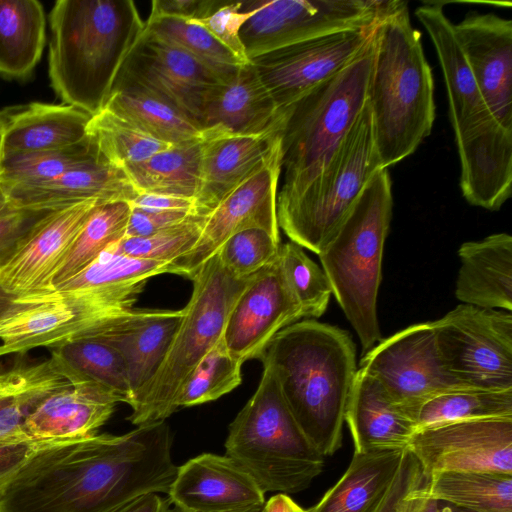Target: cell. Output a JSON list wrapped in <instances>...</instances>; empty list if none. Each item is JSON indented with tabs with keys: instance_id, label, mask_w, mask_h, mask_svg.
I'll return each mask as SVG.
<instances>
[{
	"instance_id": "obj_1",
	"label": "cell",
	"mask_w": 512,
	"mask_h": 512,
	"mask_svg": "<svg viewBox=\"0 0 512 512\" xmlns=\"http://www.w3.org/2000/svg\"><path fill=\"white\" fill-rule=\"evenodd\" d=\"M165 420L123 435L38 441L0 491V512H109L168 493L177 473Z\"/></svg>"
},
{
	"instance_id": "obj_2",
	"label": "cell",
	"mask_w": 512,
	"mask_h": 512,
	"mask_svg": "<svg viewBox=\"0 0 512 512\" xmlns=\"http://www.w3.org/2000/svg\"><path fill=\"white\" fill-rule=\"evenodd\" d=\"M274 372L299 427L324 457L342 445L345 411L357 371L350 334L314 319L278 332L260 357Z\"/></svg>"
},
{
	"instance_id": "obj_3",
	"label": "cell",
	"mask_w": 512,
	"mask_h": 512,
	"mask_svg": "<svg viewBox=\"0 0 512 512\" xmlns=\"http://www.w3.org/2000/svg\"><path fill=\"white\" fill-rule=\"evenodd\" d=\"M49 23L51 86L65 104L93 116L104 108L145 21L130 0H58Z\"/></svg>"
},
{
	"instance_id": "obj_4",
	"label": "cell",
	"mask_w": 512,
	"mask_h": 512,
	"mask_svg": "<svg viewBox=\"0 0 512 512\" xmlns=\"http://www.w3.org/2000/svg\"><path fill=\"white\" fill-rule=\"evenodd\" d=\"M372 48L367 102L381 166L388 169L416 151L435 120L432 70L405 1L377 23Z\"/></svg>"
},
{
	"instance_id": "obj_5",
	"label": "cell",
	"mask_w": 512,
	"mask_h": 512,
	"mask_svg": "<svg viewBox=\"0 0 512 512\" xmlns=\"http://www.w3.org/2000/svg\"><path fill=\"white\" fill-rule=\"evenodd\" d=\"M415 15L430 36L442 69L462 195L473 206L496 211L512 193V132L491 116L442 5L423 4Z\"/></svg>"
},
{
	"instance_id": "obj_6",
	"label": "cell",
	"mask_w": 512,
	"mask_h": 512,
	"mask_svg": "<svg viewBox=\"0 0 512 512\" xmlns=\"http://www.w3.org/2000/svg\"><path fill=\"white\" fill-rule=\"evenodd\" d=\"M392 182L378 170L318 256L338 304L365 354L381 340L377 296L392 218Z\"/></svg>"
},
{
	"instance_id": "obj_7",
	"label": "cell",
	"mask_w": 512,
	"mask_h": 512,
	"mask_svg": "<svg viewBox=\"0 0 512 512\" xmlns=\"http://www.w3.org/2000/svg\"><path fill=\"white\" fill-rule=\"evenodd\" d=\"M373 39V37H372ZM372 40L337 74L281 111V172L277 206L284 205L316 179L367 103Z\"/></svg>"
},
{
	"instance_id": "obj_8",
	"label": "cell",
	"mask_w": 512,
	"mask_h": 512,
	"mask_svg": "<svg viewBox=\"0 0 512 512\" xmlns=\"http://www.w3.org/2000/svg\"><path fill=\"white\" fill-rule=\"evenodd\" d=\"M225 451L264 493L301 492L324 468L325 457L299 427L267 364L256 391L229 425Z\"/></svg>"
},
{
	"instance_id": "obj_9",
	"label": "cell",
	"mask_w": 512,
	"mask_h": 512,
	"mask_svg": "<svg viewBox=\"0 0 512 512\" xmlns=\"http://www.w3.org/2000/svg\"><path fill=\"white\" fill-rule=\"evenodd\" d=\"M248 279L227 271L217 254L198 269L191 279V297L159 369L129 404L132 424L162 421L177 410L182 384L222 339L229 313Z\"/></svg>"
},
{
	"instance_id": "obj_10",
	"label": "cell",
	"mask_w": 512,
	"mask_h": 512,
	"mask_svg": "<svg viewBox=\"0 0 512 512\" xmlns=\"http://www.w3.org/2000/svg\"><path fill=\"white\" fill-rule=\"evenodd\" d=\"M380 169L367 102L322 173L296 198L277 206L279 228L318 255Z\"/></svg>"
},
{
	"instance_id": "obj_11",
	"label": "cell",
	"mask_w": 512,
	"mask_h": 512,
	"mask_svg": "<svg viewBox=\"0 0 512 512\" xmlns=\"http://www.w3.org/2000/svg\"><path fill=\"white\" fill-rule=\"evenodd\" d=\"M145 284L110 292L54 289L15 298L0 313V357L105 333L135 310Z\"/></svg>"
},
{
	"instance_id": "obj_12",
	"label": "cell",
	"mask_w": 512,
	"mask_h": 512,
	"mask_svg": "<svg viewBox=\"0 0 512 512\" xmlns=\"http://www.w3.org/2000/svg\"><path fill=\"white\" fill-rule=\"evenodd\" d=\"M397 0H255L242 1L252 15L239 36L249 61L326 34L369 29Z\"/></svg>"
},
{
	"instance_id": "obj_13",
	"label": "cell",
	"mask_w": 512,
	"mask_h": 512,
	"mask_svg": "<svg viewBox=\"0 0 512 512\" xmlns=\"http://www.w3.org/2000/svg\"><path fill=\"white\" fill-rule=\"evenodd\" d=\"M443 368L465 387L512 389V314L460 304L432 321Z\"/></svg>"
},
{
	"instance_id": "obj_14",
	"label": "cell",
	"mask_w": 512,
	"mask_h": 512,
	"mask_svg": "<svg viewBox=\"0 0 512 512\" xmlns=\"http://www.w3.org/2000/svg\"><path fill=\"white\" fill-rule=\"evenodd\" d=\"M375 27L304 40L250 62L281 112L357 58L370 44Z\"/></svg>"
},
{
	"instance_id": "obj_15",
	"label": "cell",
	"mask_w": 512,
	"mask_h": 512,
	"mask_svg": "<svg viewBox=\"0 0 512 512\" xmlns=\"http://www.w3.org/2000/svg\"><path fill=\"white\" fill-rule=\"evenodd\" d=\"M407 449L428 479L445 471L512 474V417L421 427L410 438Z\"/></svg>"
},
{
	"instance_id": "obj_16",
	"label": "cell",
	"mask_w": 512,
	"mask_h": 512,
	"mask_svg": "<svg viewBox=\"0 0 512 512\" xmlns=\"http://www.w3.org/2000/svg\"><path fill=\"white\" fill-rule=\"evenodd\" d=\"M360 364L406 414L439 392L465 387L443 368L431 322L381 339L363 354Z\"/></svg>"
},
{
	"instance_id": "obj_17",
	"label": "cell",
	"mask_w": 512,
	"mask_h": 512,
	"mask_svg": "<svg viewBox=\"0 0 512 512\" xmlns=\"http://www.w3.org/2000/svg\"><path fill=\"white\" fill-rule=\"evenodd\" d=\"M281 151L229 193L207 216L202 233L183 256L168 263V273L193 278L232 235L260 228L280 238L277 219Z\"/></svg>"
},
{
	"instance_id": "obj_18",
	"label": "cell",
	"mask_w": 512,
	"mask_h": 512,
	"mask_svg": "<svg viewBox=\"0 0 512 512\" xmlns=\"http://www.w3.org/2000/svg\"><path fill=\"white\" fill-rule=\"evenodd\" d=\"M302 318L304 313L285 282L277 256L249 277L229 313L223 341L242 363L260 359L278 332Z\"/></svg>"
},
{
	"instance_id": "obj_19",
	"label": "cell",
	"mask_w": 512,
	"mask_h": 512,
	"mask_svg": "<svg viewBox=\"0 0 512 512\" xmlns=\"http://www.w3.org/2000/svg\"><path fill=\"white\" fill-rule=\"evenodd\" d=\"M100 203L86 200L52 210L21 239L0 267V288L15 298L53 290V279L81 227Z\"/></svg>"
},
{
	"instance_id": "obj_20",
	"label": "cell",
	"mask_w": 512,
	"mask_h": 512,
	"mask_svg": "<svg viewBox=\"0 0 512 512\" xmlns=\"http://www.w3.org/2000/svg\"><path fill=\"white\" fill-rule=\"evenodd\" d=\"M453 27L491 116L512 132V21L470 12Z\"/></svg>"
},
{
	"instance_id": "obj_21",
	"label": "cell",
	"mask_w": 512,
	"mask_h": 512,
	"mask_svg": "<svg viewBox=\"0 0 512 512\" xmlns=\"http://www.w3.org/2000/svg\"><path fill=\"white\" fill-rule=\"evenodd\" d=\"M117 75L159 93L197 125L207 91L220 81L215 73L198 60L150 34L145 28Z\"/></svg>"
},
{
	"instance_id": "obj_22",
	"label": "cell",
	"mask_w": 512,
	"mask_h": 512,
	"mask_svg": "<svg viewBox=\"0 0 512 512\" xmlns=\"http://www.w3.org/2000/svg\"><path fill=\"white\" fill-rule=\"evenodd\" d=\"M167 495L185 512H250L265 503V493L244 469L213 453L178 466Z\"/></svg>"
},
{
	"instance_id": "obj_23",
	"label": "cell",
	"mask_w": 512,
	"mask_h": 512,
	"mask_svg": "<svg viewBox=\"0 0 512 512\" xmlns=\"http://www.w3.org/2000/svg\"><path fill=\"white\" fill-rule=\"evenodd\" d=\"M418 467L407 448L354 452L343 475L308 512H384Z\"/></svg>"
},
{
	"instance_id": "obj_24",
	"label": "cell",
	"mask_w": 512,
	"mask_h": 512,
	"mask_svg": "<svg viewBox=\"0 0 512 512\" xmlns=\"http://www.w3.org/2000/svg\"><path fill=\"white\" fill-rule=\"evenodd\" d=\"M280 126L254 135L203 134L197 215H208L236 187L281 151Z\"/></svg>"
},
{
	"instance_id": "obj_25",
	"label": "cell",
	"mask_w": 512,
	"mask_h": 512,
	"mask_svg": "<svg viewBox=\"0 0 512 512\" xmlns=\"http://www.w3.org/2000/svg\"><path fill=\"white\" fill-rule=\"evenodd\" d=\"M280 124L281 112L251 62L210 87L198 121L203 134L254 135Z\"/></svg>"
},
{
	"instance_id": "obj_26",
	"label": "cell",
	"mask_w": 512,
	"mask_h": 512,
	"mask_svg": "<svg viewBox=\"0 0 512 512\" xmlns=\"http://www.w3.org/2000/svg\"><path fill=\"white\" fill-rule=\"evenodd\" d=\"M3 192L11 205L38 210H56L86 200L130 202L137 196L124 170L98 151L51 181Z\"/></svg>"
},
{
	"instance_id": "obj_27",
	"label": "cell",
	"mask_w": 512,
	"mask_h": 512,
	"mask_svg": "<svg viewBox=\"0 0 512 512\" xmlns=\"http://www.w3.org/2000/svg\"><path fill=\"white\" fill-rule=\"evenodd\" d=\"M118 397L91 384L67 385L44 398L25 418L31 440H67L96 435L113 414Z\"/></svg>"
},
{
	"instance_id": "obj_28",
	"label": "cell",
	"mask_w": 512,
	"mask_h": 512,
	"mask_svg": "<svg viewBox=\"0 0 512 512\" xmlns=\"http://www.w3.org/2000/svg\"><path fill=\"white\" fill-rule=\"evenodd\" d=\"M345 422L357 453L405 449L417 430L381 383L361 367L349 393Z\"/></svg>"
},
{
	"instance_id": "obj_29",
	"label": "cell",
	"mask_w": 512,
	"mask_h": 512,
	"mask_svg": "<svg viewBox=\"0 0 512 512\" xmlns=\"http://www.w3.org/2000/svg\"><path fill=\"white\" fill-rule=\"evenodd\" d=\"M91 117L68 104L32 102L14 111L8 109L0 126V158L79 145L88 139Z\"/></svg>"
},
{
	"instance_id": "obj_30",
	"label": "cell",
	"mask_w": 512,
	"mask_h": 512,
	"mask_svg": "<svg viewBox=\"0 0 512 512\" xmlns=\"http://www.w3.org/2000/svg\"><path fill=\"white\" fill-rule=\"evenodd\" d=\"M455 296L462 304L512 310V237L495 233L463 243Z\"/></svg>"
},
{
	"instance_id": "obj_31",
	"label": "cell",
	"mask_w": 512,
	"mask_h": 512,
	"mask_svg": "<svg viewBox=\"0 0 512 512\" xmlns=\"http://www.w3.org/2000/svg\"><path fill=\"white\" fill-rule=\"evenodd\" d=\"M181 318L182 309H135L112 329L93 336L115 348L124 359L132 399L159 369Z\"/></svg>"
},
{
	"instance_id": "obj_32",
	"label": "cell",
	"mask_w": 512,
	"mask_h": 512,
	"mask_svg": "<svg viewBox=\"0 0 512 512\" xmlns=\"http://www.w3.org/2000/svg\"><path fill=\"white\" fill-rule=\"evenodd\" d=\"M148 136L169 145L201 141L197 123L147 86L117 75L104 106Z\"/></svg>"
},
{
	"instance_id": "obj_33",
	"label": "cell",
	"mask_w": 512,
	"mask_h": 512,
	"mask_svg": "<svg viewBox=\"0 0 512 512\" xmlns=\"http://www.w3.org/2000/svg\"><path fill=\"white\" fill-rule=\"evenodd\" d=\"M67 385L51 358L0 370V442L31 440L24 429L26 416L44 398Z\"/></svg>"
},
{
	"instance_id": "obj_34",
	"label": "cell",
	"mask_w": 512,
	"mask_h": 512,
	"mask_svg": "<svg viewBox=\"0 0 512 512\" xmlns=\"http://www.w3.org/2000/svg\"><path fill=\"white\" fill-rule=\"evenodd\" d=\"M46 42V16L36 0H0V75L28 78Z\"/></svg>"
},
{
	"instance_id": "obj_35",
	"label": "cell",
	"mask_w": 512,
	"mask_h": 512,
	"mask_svg": "<svg viewBox=\"0 0 512 512\" xmlns=\"http://www.w3.org/2000/svg\"><path fill=\"white\" fill-rule=\"evenodd\" d=\"M50 353L56 369L70 385H95L130 404L132 391L125 361L109 344L85 337L52 348Z\"/></svg>"
},
{
	"instance_id": "obj_36",
	"label": "cell",
	"mask_w": 512,
	"mask_h": 512,
	"mask_svg": "<svg viewBox=\"0 0 512 512\" xmlns=\"http://www.w3.org/2000/svg\"><path fill=\"white\" fill-rule=\"evenodd\" d=\"M201 141L171 146L123 168L137 194L194 199L199 186Z\"/></svg>"
},
{
	"instance_id": "obj_37",
	"label": "cell",
	"mask_w": 512,
	"mask_h": 512,
	"mask_svg": "<svg viewBox=\"0 0 512 512\" xmlns=\"http://www.w3.org/2000/svg\"><path fill=\"white\" fill-rule=\"evenodd\" d=\"M427 491L438 502L473 512H512V474L445 471L428 479Z\"/></svg>"
},
{
	"instance_id": "obj_38",
	"label": "cell",
	"mask_w": 512,
	"mask_h": 512,
	"mask_svg": "<svg viewBox=\"0 0 512 512\" xmlns=\"http://www.w3.org/2000/svg\"><path fill=\"white\" fill-rule=\"evenodd\" d=\"M407 415L417 429L460 420L512 417V389L453 388L431 396Z\"/></svg>"
},
{
	"instance_id": "obj_39",
	"label": "cell",
	"mask_w": 512,
	"mask_h": 512,
	"mask_svg": "<svg viewBox=\"0 0 512 512\" xmlns=\"http://www.w3.org/2000/svg\"><path fill=\"white\" fill-rule=\"evenodd\" d=\"M131 207L126 201L98 204L75 237L53 279V289L91 264L125 236Z\"/></svg>"
},
{
	"instance_id": "obj_40",
	"label": "cell",
	"mask_w": 512,
	"mask_h": 512,
	"mask_svg": "<svg viewBox=\"0 0 512 512\" xmlns=\"http://www.w3.org/2000/svg\"><path fill=\"white\" fill-rule=\"evenodd\" d=\"M145 30L185 51L215 73L220 80L230 76L241 65L247 64L197 21L149 15L145 21Z\"/></svg>"
},
{
	"instance_id": "obj_41",
	"label": "cell",
	"mask_w": 512,
	"mask_h": 512,
	"mask_svg": "<svg viewBox=\"0 0 512 512\" xmlns=\"http://www.w3.org/2000/svg\"><path fill=\"white\" fill-rule=\"evenodd\" d=\"M87 136L102 158L121 169L172 146L148 136L105 108L91 117Z\"/></svg>"
},
{
	"instance_id": "obj_42",
	"label": "cell",
	"mask_w": 512,
	"mask_h": 512,
	"mask_svg": "<svg viewBox=\"0 0 512 512\" xmlns=\"http://www.w3.org/2000/svg\"><path fill=\"white\" fill-rule=\"evenodd\" d=\"M162 273H168V262L129 257L108 248L82 271L54 289L110 292L147 282L149 278Z\"/></svg>"
},
{
	"instance_id": "obj_43",
	"label": "cell",
	"mask_w": 512,
	"mask_h": 512,
	"mask_svg": "<svg viewBox=\"0 0 512 512\" xmlns=\"http://www.w3.org/2000/svg\"><path fill=\"white\" fill-rule=\"evenodd\" d=\"M97 154L88 138L85 142L58 150L25 152L0 158V188L31 186L51 181Z\"/></svg>"
},
{
	"instance_id": "obj_44",
	"label": "cell",
	"mask_w": 512,
	"mask_h": 512,
	"mask_svg": "<svg viewBox=\"0 0 512 512\" xmlns=\"http://www.w3.org/2000/svg\"><path fill=\"white\" fill-rule=\"evenodd\" d=\"M243 363L227 350L223 337L200 360L182 384L177 409L216 400L241 383Z\"/></svg>"
},
{
	"instance_id": "obj_45",
	"label": "cell",
	"mask_w": 512,
	"mask_h": 512,
	"mask_svg": "<svg viewBox=\"0 0 512 512\" xmlns=\"http://www.w3.org/2000/svg\"><path fill=\"white\" fill-rule=\"evenodd\" d=\"M279 263L285 282L305 317H320L327 309L332 288L323 271L298 244L281 245Z\"/></svg>"
},
{
	"instance_id": "obj_46",
	"label": "cell",
	"mask_w": 512,
	"mask_h": 512,
	"mask_svg": "<svg viewBox=\"0 0 512 512\" xmlns=\"http://www.w3.org/2000/svg\"><path fill=\"white\" fill-rule=\"evenodd\" d=\"M206 216L193 214L145 237H123L109 249L129 257L170 263L193 248L202 233Z\"/></svg>"
},
{
	"instance_id": "obj_47",
	"label": "cell",
	"mask_w": 512,
	"mask_h": 512,
	"mask_svg": "<svg viewBox=\"0 0 512 512\" xmlns=\"http://www.w3.org/2000/svg\"><path fill=\"white\" fill-rule=\"evenodd\" d=\"M280 238L270 232L251 228L232 235L217 255L227 271L237 278H248L278 256Z\"/></svg>"
},
{
	"instance_id": "obj_48",
	"label": "cell",
	"mask_w": 512,
	"mask_h": 512,
	"mask_svg": "<svg viewBox=\"0 0 512 512\" xmlns=\"http://www.w3.org/2000/svg\"><path fill=\"white\" fill-rule=\"evenodd\" d=\"M252 13L251 9L243 7L242 1L222 2L209 16L197 22L241 61L248 63L239 33Z\"/></svg>"
},
{
	"instance_id": "obj_49",
	"label": "cell",
	"mask_w": 512,
	"mask_h": 512,
	"mask_svg": "<svg viewBox=\"0 0 512 512\" xmlns=\"http://www.w3.org/2000/svg\"><path fill=\"white\" fill-rule=\"evenodd\" d=\"M50 211L15 207L10 203L0 211V267L10 259L21 239Z\"/></svg>"
},
{
	"instance_id": "obj_50",
	"label": "cell",
	"mask_w": 512,
	"mask_h": 512,
	"mask_svg": "<svg viewBox=\"0 0 512 512\" xmlns=\"http://www.w3.org/2000/svg\"><path fill=\"white\" fill-rule=\"evenodd\" d=\"M191 215L193 214L181 211L145 212L131 208L124 237H145L176 225Z\"/></svg>"
},
{
	"instance_id": "obj_51",
	"label": "cell",
	"mask_w": 512,
	"mask_h": 512,
	"mask_svg": "<svg viewBox=\"0 0 512 512\" xmlns=\"http://www.w3.org/2000/svg\"><path fill=\"white\" fill-rule=\"evenodd\" d=\"M223 1L215 0H154L152 16L200 20L209 16Z\"/></svg>"
},
{
	"instance_id": "obj_52",
	"label": "cell",
	"mask_w": 512,
	"mask_h": 512,
	"mask_svg": "<svg viewBox=\"0 0 512 512\" xmlns=\"http://www.w3.org/2000/svg\"><path fill=\"white\" fill-rule=\"evenodd\" d=\"M38 441L0 442V491L27 460Z\"/></svg>"
},
{
	"instance_id": "obj_53",
	"label": "cell",
	"mask_w": 512,
	"mask_h": 512,
	"mask_svg": "<svg viewBox=\"0 0 512 512\" xmlns=\"http://www.w3.org/2000/svg\"><path fill=\"white\" fill-rule=\"evenodd\" d=\"M133 209L145 212L181 211L196 214L194 199L162 194H137L129 202Z\"/></svg>"
},
{
	"instance_id": "obj_54",
	"label": "cell",
	"mask_w": 512,
	"mask_h": 512,
	"mask_svg": "<svg viewBox=\"0 0 512 512\" xmlns=\"http://www.w3.org/2000/svg\"><path fill=\"white\" fill-rule=\"evenodd\" d=\"M171 502L157 493L139 496L109 512H168Z\"/></svg>"
},
{
	"instance_id": "obj_55",
	"label": "cell",
	"mask_w": 512,
	"mask_h": 512,
	"mask_svg": "<svg viewBox=\"0 0 512 512\" xmlns=\"http://www.w3.org/2000/svg\"><path fill=\"white\" fill-rule=\"evenodd\" d=\"M427 483L428 478L408 493L403 512H438V501L429 495Z\"/></svg>"
},
{
	"instance_id": "obj_56",
	"label": "cell",
	"mask_w": 512,
	"mask_h": 512,
	"mask_svg": "<svg viewBox=\"0 0 512 512\" xmlns=\"http://www.w3.org/2000/svg\"><path fill=\"white\" fill-rule=\"evenodd\" d=\"M261 512H308L287 494L278 493L265 501Z\"/></svg>"
},
{
	"instance_id": "obj_57",
	"label": "cell",
	"mask_w": 512,
	"mask_h": 512,
	"mask_svg": "<svg viewBox=\"0 0 512 512\" xmlns=\"http://www.w3.org/2000/svg\"><path fill=\"white\" fill-rule=\"evenodd\" d=\"M438 512H473L453 504L438 502Z\"/></svg>"
},
{
	"instance_id": "obj_58",
	"label": "cell",
	"mask_w": 512,
	"mask_h": 512,
	"mask_svg": "<svg viewBox=\"0 0 512 512\" xmlns=\"http://www.w3.org/2000/svg\"><path fill=\"white\" fill-rule=\"evenodd\" d=\"M14 299V296L7 294L0 288V313L3 312Z\"/></svg>"
},
{
	"instance_id": "obj_59",
	"label": "cell",
	"mask_w": 512,
	"mask_h": 512,
	"mask_svg": "<svg viewBox=\"0 0 512 512\" xmlns=\"http://www.w3.org/2000/svg\"><path fill=\"white\" fill-rule=\"evenodd\" d=\"M9 204L6 195L0 188V211L3 210Z\"/></svg>"
},
{
	"instance_id": "obj_60",
	"label": "cell",
	"mask_w": 512,
	"mask_h": 512,
	"mask_svg": "<svg viewBox=\"0 0 512 512\" xmlns=\"http://www.w3.org/2000/svg\"><path fill=\"white\" fill-rule=\"evenodd\" d=\"M262 507H263V506H262ZM262 507H261V508H258V509H255V510H252V511H250V512H261ZM168 512H185V511H183L182 509H180V508H179V507H177V506H173V508H170Z\"/></svg>"
}]
</instances>
